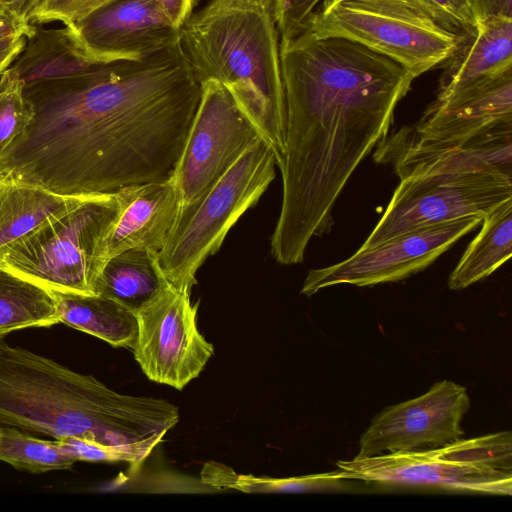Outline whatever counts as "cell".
Returning <instances> with one entry per match:
<instances>
[{
	"mask_svg": "<svg viewBox=\"0 0 512 512\" xmlns=\"http://www.w3.org/2000/svg\"><path fill=\"white\" fill-rule=\"evenodd\" d=\"M24 94L33 116L0 156V174L79 196L170 178L201 85L179 41Z\"/></svg>",
	"mask_w": 512,
	"mask_h": 512,
	"instance_id": "cell-1",
	"label": "cell"
},
{
	"mask_svg": "<svg viewBox=\"0 0 512 512\" xmlns=\"http://www.w3.org/2000/svg\"><path fill=\"white\" fill-rule=\"evenodd\" d=\"M286 100L282 201L270 252L303 262L314 237L328 234L348 180L388 135L415 77L391 58L352 40L310 31L280 39Z\"/></svg>",
	"mask_w": 512,
	"mask_h": 512,
	"instance_id": "cell-2",
	"label": "cell"
},
{
	"mask_svg": "<svg viewBox=\"0 0 512 512\" xmlns=\"http://www.w3.org/2000/svg\"><path fill=\"white\" fill-rule=\"evenodd\" d=\"M179 421L167 400L120 394L91 375L0 341V425L80 438L141 463Z\"/></svg>",
	"mask_w": 512,
	"mask_h": 512,
	"instance_id": "cell-3",
	"label": "cell"
},
{
	"mask_svg": "<svg viewBox=\"0 0 512 512\" xmlns=\"http://www.w3.org/2000/svg\"><path fill=\"white\" fill-rule=\"evenodd\" d=\"M179 41L196 80L228 89L280 168L286 100L274 0H210L183 24Z\"/></svg>",
	"mask_w": 512,
	"mask_h": 512,
	"instance_id": "cell-4",
	"label": "cell"
},
{
	"mask_svg": "<svg viewBox=\"0 0 512 512\" xmlns=\"http://www.w3.org/2000/svg\"><path fill=\"white\" fill-rule=\"evenodd\" d=\"M120 211L117 192L91 194L0 250V266L47 290L96 295L107 240Z\"/></svg>",
	"mask_w": 512,
	"mask_h": 512,
	"instance_id": "cell-5",
	"label": "cell"
},
{
	"mask_svg": "<svg viewBox=\"0 0 512 512\" xmlns=\"http://www.w3.org/2000/svg\"><path fill=\"white\" fill-rule=\"evenodd\" d=\"M354 480L491 495L512 494V435L501 431L444 446L340 460Z\"/></svg>",
	"mask_w": 512,
	"mask_h": 512,
	"instance_id": "cell-6",
	"label": "cell"
},
{
	"mask_svg": "<svg viewBox=\"0 0 512 512\" xmlns=\"http://www.w3.org/2000/svg\"><path fill=\"white\" fill-rule=\"evenodd\" d=\"M306 30L357 42L415 78L442 66L461 36L439 25L417 0H324Z\"/></svg>",
	"mask_w": 512,
	"mask_h": 512,
	"instance_id": "cell-7",
	"label": "cell"
},
{
	"mask_svg": "<svg viewBox=\"0 0 512 512\" xmlns=\"http://www.w3.org/2000/svg\"><path fill=\"white\" fill-rule=\"evenodd\" d=\"M276 160L261 139L246 151L198 204L179 219L158 260L166 280L191 293L196 273L222 246L230 229L275 178Z\"/></svg>",
	"mask_w": 512,
	"mask_h": 512,
	"instance_id": "cell-8",
	"label": "cell"
},
{
	"mask_svg": "<svg viewBox=\"0 0 512 512\" xmlns=\"http://www.w3.org/2000/svg\"><path fill=\"white\" fill-rule=\"evenodd\" d=\"M200 85L199 105L172 174L179 203L176 222L262 139L227 88L214 80Z\"/></svg>",
	"mask_w": 512,
	"mask_h": 512,
	"instance_id": "cell-9",
	"label": "cell"
},
{
	"mask_svg": "<svg viewBox=\"0 0 512 512\" xmlns=\"http://www.w3.org/2000/svg\"><path fill=\"white\" fill-rule=\"evenodd\" d=\"M512 174L478 171L401 179L380 220L358 250L399 234L467 216L484 217L512 199Z\"/></svg>",
	"mask_w": 512,
	"mask_h": 512,
	"instance_id": "cell-10",
	"label": "cell"
},
{
	"mask_svg": "<svg viewBox=\"0 0 512 512\" xmlns=\"http://www.w3.org/2000/svg\"><path fill=\"white\" fill-rule=\"evenodd\" d=\"M199 304L168 281L135 313L134 357L152 381L182 390L214 352L197 328Z\"/></svg>",
	"mask_w": 512,
	"mask_h": 512,
	"instance_id": "cell-11",
	"label": "cell"
},
{
	"mask_svg": "<svg viewBox=\"0 0 512 512\" xmlns=\"http://www.w3.org/2000/svg\"><path fill=\"white\" fill-rule=\"evenodd\" d=\"M482 219L467 216L423 226L357 250L341 262L309 270L300 292L311 296L339 284L364 287L403 280L431 265Z\"/></svg>",
	"mask_w": 512,
	"mask_h": 512,
	"instance_id": "cell-12",
	"label": "cell"
},
{
	"mask_svg": "<svg viewBox=\"0 0 512 512\" xmlns=\"http://www.w3.org/2000/svg\"><path fill=\"white\" fill-rule=\"evenodd\" d=\"M511 130L512 69L445 101H433L416 124L383 139L415 149H442Z\"/></svg>",
	"mask_w": 512,
	"mask_h": 512,
	"instance_id": "cell-13",
	"label": "cell"
},
{
	"mask_svg": "<svg viewBox=\"0 0 512 512\" xmlns=\"http://www.w3.org/2000/svg\"><path fill=\"white\" fill-rule=\"evenodd\" d=\"M470 406L464 386L437 382L421 396L375 415L360 437L355 457L433 449L456 441L465 435L461 422Z\"/></svg>",
	"mask_w": 512,
	"mask_h": 512,
	"instance_id": "cell-14",
	"label": "cell"
},
{
	"mask_svg": "<svg viewBox=\"0 0 512 512\" xmlns=\"http://www.w3.org/2000/svg\"><path fill=\"white\" fill-rule=\"evenodd\" d=\"M65 28L79 54L102 63L143 59L180 38L152 0H112Z\"/></svg>",
	"mask_w": 512,
	"mask_h": 512,
	"instance_id": "cell-15",
	"label": "cell"
},
{
	"mask_svg": "<svg viewBox=\"0 0 512 512\" xmlns=\"http://www.w3.org/2000/svg\"><path fill=\"white\" fill-rule=\"evenodd\" d=\"M374 160L390 163L401 179L438 174L502 171L512 174V130L442 149H415L384 139Z\"/></svg>",
	"mask_w": 512,
	"mask_h": 512,
	"instance_id": "cell-16",
	"label": "cell"
},
{
	"mask_svg": "<svg viewBox=\"0 0 512 512\" xmlns=\"http://www.w3.org/2000/svg\"><path fill=\"white\" fill-rule=\"evenodd\" d=\"M121 211L108 237L107 260L130 249L159 253L178 214V195L172 176L118 191Z\"/></svg>",
	"mask_w": 512,
	"mask_h": 512,
	"instance_id": "cell-17",
	"label": "cell"
},
{
	"mask_svg": "<svg viewBox=\"0 0 512 512\" xmlns=\"http://www.w3.org/2000/svg\"><path fill=\"white\" fill-rule=\"evenodd\" d=\"M442 67L436 102L512 69V18L493 16L478 20L461 33Z\"/></svg>",
	"mask_w": 512,
	"mask_h": 512,
	"instance_id": "cell-18",
	"label": "cell"
},
{
	"mask_svg": "<svg viewBox=\"0 0 512 512\" xmlns=\"http://www.w3.org/2000/svg\"><path fill=\"white\" fill-rule=\"evenodd\" d=\"M88 196L61 195L0 174V250L76 208Z\"/></svg>",
	"mask_w": 512,
	"mask_h": 512,
	"instance_id": "cell-19",
	"label": "cell"
},
{
	"mask_svg": "<svg viewBox=\"0 0 512 512\" xmlns=\"http://www.w3.org/2000/svg\"><path fill=\"white\" fill-rule=\"evenodd\" d=\"M99 63L77 52L66 28L44 29L35 24L34 32L10 67L19 75L24 87H29L83 75Z\"/></svg>",
	"mask_w": 512,
	"mask_h": 512,
	"instance_id": "cell-20",
	"label": "cell"
},
{
	"mask_svg": "<svg viewBox=\"0 0 512 512\" xmlns=\"http://www.w3.org/2000/svg\"><path fill=\"white\" fill-rule=\"evenodd\" d=\"M49 291L60 323L102 339L113 347L132 348L137 334L133 311L101 295Z\"/></svg>",
	"mask_w": 512,
	"mask_h": 512,
	"instance_id": "cell-21",
	"label": "cell"
},
{
	"mask_svg": "<svg viewBox=\"0 0 512 512\" xmlns=\"http://www.w3.org/2000/svg\"><path fill=\"white\" fill-rule=\"evenodd\" d=\"M482 227L451 272L448 287L461 290L488 277L512 254V199L482 219Z\"/></svg>",
	"mask_w": 512,
	"mask_h": 512,
	"instance_id": "cell-22",
	"label": "cell"
},
{
	"mask_svg": "<svg viewBox=\"0 0 512 512\" xmlns=\"http://www.w3.org/2000/svg\"><path fill=\"white\" fill-rule=\"evenodd\" d=\"M166 282L158 253L130 249L107 260L96 284V295L136 313Z\"/></svg>",
	"mask_w": 512,
	"mask_h": 512,
	"instance_id": "cell-23",
	"label": "cell"
},
{
	"mask_svg": "<svg viewBox=\"0 0 512 512\" xmlns=\"http://www.w3.org/2000/svg\"><path fill=\"white\" fill-rule=\"evenodd\" d=\"M58 323L49 290L0 266V330L11 332Z\"/></svg>",
	"mask_w": 512,
	"mask_h": 512,
	"instance_id": "cell-24",
	"label": "cell"
},
{
	"mask_svg": "<svg viewBox=\"0 0 512 512\" xmlns=\"http://www.w3.org/2000/svg\"><path fill=\"white\" fill-rule=\"evenodd\" d=\"M203 481L215 488H232L243 492H321L338 493L353 488L354 479L342 470L288 478L256 477L236 474L231 468L208 463L202 472Z\"/></svg>",
	"mask_w": 512,
	"mask_h": 512,
	"instance_id": "cell-25",
	"label": "cell"
},
{
	"mask_svg": "<svg viewBox=\"0 0 512 512\" xmlns=\"http://www.w3.org/2000/svg\"><path fill=\"white\" fill-rule=\"evenodd\" d=\"M0 460L18 470L44 473L68 470L76 458L60 440H42L8 425H0Z\"/></svg>",
	"mask_w": 512,
	"mask_h": 512,
	"instance_id": "cell-26",
	"label": "cell"
},
{
	"mask_svg": "<svg viewBox=\"0 0 512 512\" xmlns=\"http://www.w3.org/2000/svg\"><path fill=\"white\" fill-rule=\"evenodd\" d=\"M33 116L24 83L9 67L0 75V156L26 129Z\"/></svg>",
	"mask_w": 512,
	"mask_h": 512,
	"instance_id": "cell-27",
	"label": "cell"
},
{
	"mask_svg": "<svg viewBox=\"0 0 512 512\" xmlns=\"http://www.w3.org/2000/svg\"><path fill=\"white\" fill-rule=\"evenodd\" d=\"M35 24L22 21L0 3V75L24 49Z\"/></svg>",
	"mask_w": 512,
	"mask_h": 512,
	"instance_id": "cell-28",
	"label": "cell"
},
{
	"mask_svg": "<svg viewBox=\"0 0 512 512\" xmlns=\"http://www.w3.org/2000/svg\"><path fill=\"white\" fill-rule=\"evenodd\" d=\"M446 30L461 34L477 23L472 0H417Z\"/></svg>",
	"mask_w": 512,
	"mask_h": 512,
	"instance_id": "cell-29",
	"label": "cell"
},
{
	"mask_svg": "<svg viewBox=\"0 0 512 512\" xmlns=\"http://www.w3.org/2000/svg\"><path fill=\"white\" fill-rule=\"evenodd\" d=\"M324 0H274L280 39H289L306 30L313 13Z\"/></svg>",
	"mask_w": 512,
	"mask_h": 512,
	"instance_id": "cell-30",
	"label": "cell"
},
{
	"mask_svg": "<svg viewBox=\"0 0 512 512\" xmlns=\"http://www.w3.org/2000/svg\"><path fill=\"white\" fill-rule=\"evenodd\" d=\"M110 1L112 0H44L32 23L60 21L69 25Z\"/></svg>",
	"mask_w": 512,
	"mask_h": 512,
	"instance_id": "cell-31",
	"label": "cell"
},
{
	"mask_svg": "<svg viewBox=\"0 0 512 512\" xmlns=\"http://www.w3.org/2000/svg\"><path fill=\"white\" fill-rule=\"evenodd\" d=\"M167 14L173 24L181 28L192 15L196 0H152Z\"/></svg>",
	"mask_w": 512,
	"mask_h": 512,
	"instance_id": "cell-32",
	"label": "cell"
},
{
	"mask_svg": "<svg viewBox=\"0 0 512 512\" xmlns=\"http://www.w3.org/2000/svg\"><path fill=\"white\" fill-rule=\"evenodd\" d=\"M477 20L502 16L512 18V0H472Z\"/></svg>",
	"mask_w": 512,
	"mask_h": 512,
	"instance_id": "cell-33",
	"label": "cell"
},
{
	"mask_svg": "<svg viewBox=\"0 0 512 512\" xmlns=\"http://www.w3.org/2000/svg\"><path fill=\"white\" fill-rule=\"evenodd\" d=\"M44 0H0L15 16L26 23L33 24V18Z\"/></svg>",
	"mask_w": 512,
	"mask_h": 512,
	"instance_id": "cell-34",
	"label": "cell"
},
{
	"mask_svg": "<svg viewBox=\"0 0 512 512\" xmlns=\"http://www.w3.org/2000/svg\"><path fill=\"white\" fill-rule=\"evenodd\" d=\"M10 332L8 331H3V330H0V341L6 336L8 335Z\"/></svg>",
	"mask_w": 512,
	"mask_h": 512,
	"instance_id": "cell-35",
	"label": "cell"
}]
</instances>
